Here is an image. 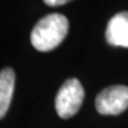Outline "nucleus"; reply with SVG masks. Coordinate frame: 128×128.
<instances>
[{"mask_svg":"<svg viewBox=\"0 0 128 128\" xmlns=\"http://www.w3.org/2000/svg\"><path fill=\"white\" fill-rule=\"evenodd\" d=\"M68 31V19L63 14H48L34 25L31 32V43L38 51H51L63 42Z\"/></svg>","mask_w":128,"mask_h":128,"instance_id":"nucleus-1","label":"nucleus"},{"mask_svg":"<svg viewBox=\"0 0 128 128\" xmlns=\"http://www.w3.org/2000/svg\"><path fill=\"white\" fill-rule=\"evenodd\" d=\"M84 98V89L77 78H70L56 95L55 107L57 114L62 119H69L77 113Z\"/></svg>","mask_w":128,"mask_h":128,"instance_id":"nucleus-2","label":"nucleus"},{"mask_svg":"<svg viewBox=\"0 0 128 128\" xmlns=\"http://www.w3.org/2000/svg\"><path fill=\"white\" fill-rule=\"evenodd\" d=\"M97 112L102 115H119L128 108V87L112 86L103 89L95 100Z\"/></svg>","mask_w":128,"mask_h":128,"instance_id":"nucleus-3","label":"nucleus"},{"mask_svg":"<svg viewBox=\"0 0 128 128\" xmlns=\"http://www.w3.org/2000/svg\"><path fill=\"white\" fill-rule=\"evenodd\" d=\"M106 39L113 46L128 48V12H120L109 20Z\"/></svg>","mask_w":128,"mask_h":128,"instance_id":"nucleus-4","label":"nucleus"},{"mask_svg":"<svg viewBox=\"0 0 128 128\" xmlns=\"http://www.w3.org/2000/svg\"><path fill=\"white\" fill-rule=\"evenodd\" d=\"M16 74L13 69L5 68L0 72V119H2L10 108L14 90Z\"/></svg>","mask_w":128,"mask_h":128,"instance_id":"nucleus-5","label":"nucleus"},{"mask_svg":"<svg viewBox=\"0 0 128 128\" xmlns=\"http://www.w3.org/2000/svg\"><path fill=\"white\" fill-rule=\"evenodd\" d=\"M70 0H44V2L49 6H60V5L66 4Z\"/></svg>","mask_w":128,"mask_h":128,"instance_id":"nucleus-6","label":"nucleus"}]
</instances>
